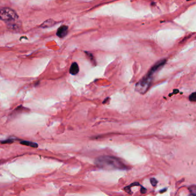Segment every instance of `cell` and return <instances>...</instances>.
<instances>
[{"label": "cell", "instance_id": "cell-1", "mask_svg": "<svg viewBox=\"0 0 196 196\" xmlns=\"http://www.w3.org/2000/svg\"><path fill=\"white\" fill-rule=\"evenodd\" d=\"M95 163L99 168L104 170H127V166L122 161L114 156H102L97 158Z\"/></svg>", "mask_w": 196, "mask_h": 196}, {"label": "cell", "instance_id": "cell-2", "mask_svg": "<svg viewBox=\"0 0 196 196\" xmlns=\"http://www.w3.org/2000/svg\"><path fill=\"white\" fill-rule=\"evenodd\" d=\"M166 62V59H163V60L158 61V62L155 64L152 67V68L149 70L147 74L136 85V91L142 94L146 93L151 86V82L152 81V79H153V75L159 69L164 65Z\"/></svg>", "mask_w": 196, "mask_h": 196}, {"label": "cell", "instance_id": "cell-3", "mask_svg": "<svg viewBox=\"0 0 196 196\" xmlns=\"http://www.w3.org/2000/svg\"><path fill=\"white\" fill-rule=\"evenodd\" d=\"M18 19V15L14 10L9 7L0 9V20L6 22L15 21Z\"/></svg>", "mask_w": 196, "mask_h": 196}, {"label": "cell", "instance_id": "cell-4", "mask_svg": "<svg viewBox=\"0 0 196 196\" xmlns=\"http://www.w3.org/2000/svg\"><path fill=\"white\" fill-rule=\"evenodd\" d=\"M68 29L69 28L67 26H66V25H62V26L60 27L58 29L57 32H56V35L59 37L63 38L64 36H66L67 34Z\"/></svg>", "mask_w": 196, "mask_h": 196}, {"label": "cell", "instance_id": "cell-5", "mask_svg": "<svg viewBox=\"0 0 196 196\" xmlns=\"http://www.w3.org/2000/svg\"><path fill=\"white\" fill-rule=\"evenodd\" d=\"M79 71V66L76 62H74L71 64L70 68V70L69 72L71 75H77L78 73V72Z\"/></svg>", "mask_w": 196, "mask_h": 196}, {"label": "cell", "instance_id": "cell-6", "mask_svg": "<svg viewBox=\"0 0 196 196\" xmlns=\"http://www.w3.org/2000/svg\"><path fill=\"white\" fill-rule=\"evenodd\" d=\"M55 21H54L53 19H48L47 20H46L44 22H43L42 25H40V27L43 28H49L51 27L54 26V25L55 24Z\"/></svg>", "mask_w": 196, "mask_h": 196}, {"label": "cell", "instance_id": "cell-7", "mask_svg": "<svg viewBox=\"0 0 196 196\" xmlns=\"http://www.w3.org/2000/svg\"><path fill=\"white\" fill-rule=\"evenodd\" d=\"M20 143H21V144H23V145L29 146V147H33V148H37L38 147V144L37 143L31 142V141H29L22 140V141H20Z\"/></svg>", "mask_w": 196, "mask_h": 196}, {"label": "cell", "instance_id": "cell-8", "mask_svg": "<svg viewBox=\"0 0 196 196\" xmlns=\"http://www.w3.org/2000/svg\"><path fill=\"white\" fill-rule=\"evenodd\" d=\"M189 99V100L190 101L195 102L196 101V93H195L194 92V93H193L191 94L190 95Z\"/></svg>", "mask_w": 196, "mask_h": 196}, {"label": "cell", "instance_id": "cell-9", "mask_svg": "<svg viewBox=\"0 0 196 196\" xmlns=\"http://www.w3.org/2000/svg\"><path fill=\"white\" fill-rule=\"evenodd\" d=\"M150 182H151V185L153 186H156L157 184H158V180H157L155 178H150Z\"/></svg>", "mask_w": 196, "mask_h": 196}, {"label": "cell", "instance_id": "cell-10", "mask_svg": "<svg viewBox=\"0 0 196 196\" xmlns=\"http://www.w3.org/2000/svg\"><path fill=\"white\" fill-rule=\"evenodd\" d=\"M14 141V139H7V140H3L1 141V143L2 144H7V143H12Z\"/></svg>", "mask_w": 196, "mask_h": 196}, {"label": "cell", "instance_id": "cell-11", "mask_svg": "<svg viewBox=\"0 0 196 196\" xmlns=\"http://www.w3.org/2000/svg\"><path fill=\"white\" fill-rule=\"evenodd\" d=\"M141 189H140V192L142 193V194H145V193H146V191H147V189H146V188L143 187V186H141Z\"/></svg>", "mask_w": 196, "mask_h": 196}, {"label": "cell", "instance_id": "cell-12", "mask_svg": "<svg viewBox=\"0 0 196 196\" xmlns=\"http://www.w3.org/2000/svg\"><path fill=\"white\" fill-rule=\"evenodd\" d=\"M187 1H190V0H187Z\"/></svg>", "mask_w": 196, "mask_h": 196}]
</instances>
